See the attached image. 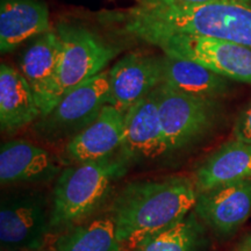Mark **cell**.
I'll list each match as a JSON object with an SVG mask.
<instances>
[{
    "label": "cell",
    "mask_w": 251,
    "mask_h": 251,
    "mask_svg": "<svg viewBox=\"0 0 251 251\" xmlns=\"http://www.w3.org/2000/svg\"><path fill=\"white\" fill-rule=\"evenodd\" d=\"M197 197L194 179L186 176L127 183L109 209L118 241L131 251L186 218Z\"/></svg>",
    "instance_id": "6da1fadb"
},
{
    "label": "cell",
    "mask_w": 251,
    "mask_h": 251,
    "mask_svg": "<svg viewBox=\"0 0 251 251\" xmlns=\"http://www.w3.org/2000/svg\"><path fill=\"white\" fill-rule=\"evenodd\" d=\"M112 23L126 21L175 33L213 37L251 48V5L218 0L186 4L178 0H137L125 12L108 13Z\"/></svg>",
    "instance_id": "7a4b0ae2"
},
{
    "label": "cell",
    "mask_w": 251,
    "mask_h": 251,
    "mask_svg": "<svg viewBox=\"0 0 251 251\" xmlns=\"http://www.w3.org/2000/svg\"><path fill=\"white\" fill-rule=\"evenodd\" d=\"M129 165L130 162L119 152L70 165L61 171L52 191L51 228H70L83 224L105 202Z\"/></svg>",
    "instance_id": "3957f363"
},
{
    "label": "cell",
    "mask_w": 251,
    "mask_h": 251,
    "mask_svg": "<svg viewBox=\"0 0 251 251\" xmlns=\"http://www.w3.org/2000/svg\"><path fill=\"white\" fill-rule=\"evenodd\" d=\"M117 24L121 31L157 47L165 56L196 62L230 80L251 84L249 47L213 37L175 33L146 25L126 21Z\"/></svg>",
    "instance_id": "277c9868"
},
{
    "label": "cell",
    "mask_w": 251,
    "mask_h": 251,
    "mask_svg": "<svg viewBox=\"0 0 251 251\" xmlns=\"http://www.w3.org/2000/svg\"><path fill=\"white\" fill-rule=\"evenodd\" d=\"M61 56L56 70L51 93V111L65 94L107 67L119 50L83 26L58 24Z\"/></svg>",
    "instance_id": "5b68a950"
},
{
    "label": "cell",
    "mask_w": 251,
    "mask_h": 251,
    "mask_svg": "<svg viewBox=\"0 0 251 251\" xmlns=\"http://www.w3.org/2000/svg\"><path fill=\"white\" fill-rule=\"evenodd\" d=\"M157 93L168 153L199 143L218 126L219 99L179 92L164 83L157 87Z\"/></svg>",
    "instance_id": "8992f818"
},
{
    "label": "cell",
    "mask_w": 251,
    "mask_h": 251,
    "mask_svg": "<svg viewBox=\"0 0 251 251\" xmlns=\"http://www.w3.org/2000/svg\"><path fill=\"white\" fill-rule=\"evenodd\" d=\"M108 100V71L100 72L65 94L48 115L39 119L34 130L50 143L71 140L96 120Z\"/></svg>",
    "instance_id": "52a82bcc"
},
{
    "label": "cell",
    "mask_w": 251,
    "mask_h": 251,
    "mask_svg": "<svg viewBox=\"0 0 251 251\" xmlns=\"http://www.w3.org/2000/svg\"><path fill=\"white\" fill-rule=\"evenodd\" d=\"M46 197L40 192H20L2 197L0 206V242L7 251L43 248L51 229Z\"/></svg>",
    "instance_id": "ba28073f"
},
{
    "label": "cell",
    "mask_w": 251,
    "mask_h": 251,
    "mask_svg": "<svg viewBox=\"0 0 251 251\" xmlns=\"http://www.w3.org/2000/svg\"><path fill=\"white\" fill-rule=\"evenodd\" d=\"M128 162L152 161L168 153L157 89L125 113L120 150Z\"/></svg>",
    "instance_id": "9c48e42d"
},
{
    "label": "cell",
    "mask_w": 251,
    "mask_h": 251,
    "mask_svg": "<svg viewBox=\"0 0 251 251\" xmlns=\"http://www.w3.org/2000/svg\"><path fill=\"white\" fill-rule=\"evenodd\" d=\"M163 74V57L144 52L124 56L108 70V105L126 113L161 85Z\"/></svg>",
    "instance_id": "30bf717a"
},
{
    "label": "cell",
    "mask_w": 251,
    "mask_h": 251,
    "mask_svg": "<svg viewBox=\"0 0 251 251\" xmlns=\"http://www.w3.org/2000/svg\"><path fill=\"white\" fill-rule=\"evenodd\" d=\"M198 219L220 237H231L251 214V178L198 193Z\"/></svg>",
    "instance_id": "8fae6325"
},
{
    "label": "cell",
    "mask_w": 251,
    "mask_h": 251,
    "mask_svg": "<svg viewBox=\"0 0 251 251\" xmlns=\"http://www.w3.org/2000/svg\"><path fill=\"white\" fill-rule=\"evenodd\" d=\"M61 49L57 31L50 29L33 39L19 61V69L33 90L41 118L51 112L52 85Z\"/></svg>",
    "instance_id": "7c38bea8"
},
{
    "label": "cell",
    "mask_w": 251,
    "mask_h": 251,
    "mask_svg": "<svg viewBox=\"0 0 251 251\" xmlns=\"http://www.w3.org/2000/svg\"><path fill=\"white\" fill-rule=\"evenodd\" d=\"M125 113L106 105L85 129L68 141L65 158L71 164L97 161L120 150L124 136Z\"/></svg>",
    "instance_id": "4fadbf2b"
},
{
    "label": "cell",
    "mask_w": 251,
    "mask_h": 251,
    "mask_svg": "<svg viewBox=\"0 0 251 251\" xmlns=\"http://www.w3.org/2000/svg\"><path fill=\"white\" fill-rule=\"evenodd\" d=\"M61 174L51 153L27 141H9L0 150L1 185L47 183Z\"/></svg>",
    "instance_id": "5bb4252c"
},
{
    "label": "cell",
    "mask_w": 251,
    "mask_h": 251,
    "mask_svg": "<svg viewBox=\"0 0 251 251\" xmlns=\"http://www.w3.org/2000/svg\"><path fill=\"white\" fill-rule=\"evenodd\" d=\"M51 29L43 0H0V50L7 54Z\"/></svg>",
    "instance_id": "9a60e30c"
},
{
    "label": "cell",
    "mask_w": 251,
    "mask_h": 251,
    "mask_svg": "<svg viewBox=\"0 0 251 251\" xmlns=\"http://www.w3.org/2000/svg\"><path fill=\"white\" fill-rule=\"evenodd\" d=\"M251 178V143L240 140L228 141L220 146L194 172L198 193L225 184Z\"/></svg>",
    "instance_id": "2e32d148"
},
{
    "label": "cell",
    "mask_w": 251,
    "mask_h": 251,
    "mask_svg": "<svg viewBox=\"0 0 251 251\" xmlns=\"http://www.w3.org/2000/svg\"><path fill=\"white\" fill-rule=\"evenodd\" d=\"M41 118L33 90L20 71L2 63L0 65V126L14 134Z\"/></svg>",
    "instance_id": "e0dca14e"
},
{
    "label": "cell",
    "mask_w": 251,
    "mask_h": 251,
    "mask_svg": "<svg viewBox=\"0 0 251 251\" xmlns=\"http://www.w3.org/2000/svg\"><path fill=\"white\" fill-rule=\"evenodd\" d=\"M163 83L171 89L193 96L219 99L230 90V79L196 62L164 56Z\"/></svg>",
    "instance_id": "ac0fdd59"
},
{
    "label": "cell",
    "mask_w": 251,
    "mask_h": 251,
    "mask_svg": "<svg viewBox=\"0 0 251 251\" xmlns=\"http://www.w3.org/2000/svg\"><path fill=\"white\" fill-rule=\"evenodd\" d=\"M112 219L100 218L69 228L58 238L55 251H122Z\"/></svg>",
    "instance_id": "d6986e66"
},
{
    "label": "cell",
    "mask_w": 251,
    "mask_h": 251,
    "mask_svg": "<svg viewBox=\"0 0 251 251\" xmlns=\"http://www.w3.org/2000/svg\"><path fill=\"white\" fill-rule=\"evenodd\" d=\"M203 246L205 229L192 212L181 221L141 243L131 251H202Z\"/></svg>",
    "instance_id": "ffe728a7"
},
{
    "label": "cell",
    "mask_w": 251,
    "mask_h": 251,
    "mask_svg": "<svg viewBox=\"0 0 251 251\" xmlns=\"http://www.w3.org/2000/svg\"><path fill=\"white\" fill-rule=\"evenodd\" d=\"M233 136L235 140L251 143V102L237 115L233 127Z\"/></svg>",
    "instance_id": "44dd1931"
},
{
    "label": "cell",
    "mask_w": 251,
    "mask_h": 251,
    "mask_svg": "<svg viewBox=\"0 0 251 251\" xmlns=\"http://www.w3.org/2000/svg\"><path fill=\"white\" fill-rule=\"evenodd\" d=\"M235 251H251V234H247L238 241Z\"/></svg>",
    "instance_id": "7402d4cb"
},
{
    "label": "cell",
    "mask_w": 251,
    "mask_h": 251,
    "mask_svg": "<svg viewBox=\"0 0 251 251\" xmlns=\"http://www.w3.org/2000/svg\"><path fill=\"white\" fill-rule=\"evenodd\" d=\"M178 1L186 2V4H206V2L218 1V0H178Z\"/></svg>",
    "instance_id": "603a6c76"
},
{
    "label": "cell",
    "mask_w": 251,
    "mask_h": 251,
    "mask_svg": "<svg viewBox=\"0 0 251 251\" xmlns=\"http://www.w3.org/2000/svg\"><path fill=\"white\" fill-rule=\"evenodd\" d=\"M228 1H235V2H242V4L251 5V0H228Z\"/></svg>",
    "instance_id": "cb8c5ba5"
},
{
    "label": "cell",
    "mask_w": 251,
    "mask_h": 251,
    "mask_svg": "<svg viewBox=\"0 0 251 251\" xmlns=\"http://www.w3.org/2000/svg\"><path fill=\"white\" fill-rule=\"evenodd\" d=\"M26 251H46L43 248H41V249H36V250H26Z\"/></svg>",
    "instance_id": "d4e9b609"
}]
</instances>
